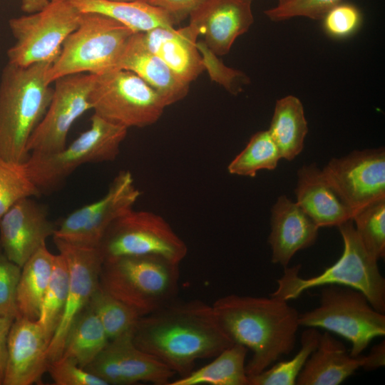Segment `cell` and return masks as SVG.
Instances as JSON below:
<instances>
[{
  "instance_id": "cell-15",
  "label": "cell",
  "mask_w": 385,
  "mask_h": 385,
  "mask_svg": "<svg viewBox=\"0 0 385 385\" xmlns=\"http://www.w3.org/2000/svg\"><path fill=\"white\" fill-rule=\"evenodd\" d=\"M53 238L59 253L67 263L69 281L65 310L48 346L49 362L61 357L70 327L88 305L91 297L99 287V276L103 262L98 248L81 247Z\"/></svg>"
},
{
  "instance_id": "cell-19",
  "label": "cell",
  "mask_w": 385,
  "mask_h": 385,
  "mask_svg": "<svg viewBox=\"0 0 385 385\" xmlns=\"http://www.w3.org/2000/svg\"><path fill=\"white\" fill-rule=\"evenodd\" d=\"M48 343L36 321L16 318L8 338V357L2 385L42 384L47 371Z\"/></svg>"
},
{
  "instance_id": "cell-31",
  "label": "cell",
  "mask_w": 385,
  "mask_h": 385,
  "mask_svg": "<svg viewBox=\"0 0 385 385\" xmlns=\"http://www.w3.org/2000/svg\"><path fill=\"white\" fill-rule=\"evenodd\" d=\"M321 333L308 327L301 335V346L289 360L272 364L258 374L248 376L250 385H294L311 354L317 348Z\"/></svg>"
},
{
  "instance_id": "cell-1",
  "label": "cell",
  "mask_w": 385,
  "mask_h": 385,
  "mask_svg": "<svg viewBox=\"0 0 385 385\" xmlns=\"http://www.w3.org/2000/svg\"><path fill=\"white\" fill-rule=\"evenodd\" d=\"M133 341L180 377L189 374L197 360L214 358L233 344L212 305L198 299L175 300L139 317Z\"/></svg>"
},
{
  "instance_id": "cell-45",
  "label": "cell",
  "mask_w": 385,
  "mask_h": 385,
  "mask_svg": "<svg viewBox=\"0 0 385 385\" xmlns=\"http://www.w3.org/2000/svg\"><path fill=\"white\" fill-rule=\"evenodd\" d=\"M278 1H279L278 4H283V3H286L287 1H292V0H278Z\"/></svg>"
},
{
  "instance_id": "cell-16",
  "label": "cell",
  "mask_w": 385,
  "mask_h": 385,
  "mask_svg": "<svg viewBox=\"0 0 385 385\" xmlns=\"http://www.w3.org/2000/svg\"><path fill=\"white\" fill-rule=\"evenodd\" d=\"M108 385L150 382L168 385L175 374L165 364L135 346L133 329L109 340L98 356L85 368Z\"/></svg>"
},
{
  "instance_id": "cell-25",
  "label": "cell",
  "mask_w": 385,
  "mask_h": 385,
  "mask_svg": "<svg viewBox=\"0 0 385 385\" xmlns=\"http://www.w3.org/2000/svg\"><path fill=\"white\" fill-rule=\"evenodd\" d=\"M81 13H97L127 26L135 32L158 27L173 28L176 21L165 10L143 1L70 0Z\"/></svg>"
},
{
  "instance_id": "cell-35",
  "label": "cell",
  "mask_w": 385,
  "mask_h": 385,
  "mask_svg": "<svg viewBox=\"0 0 385 385\" xmlns=\"http://www.w3.org/2000/svg\"><path fill=\"white\" fill-rule=\"evenodd\" d=\"M41 194L28 173L25 162L0 157V218L18 201Z\"/></svg>"
},
{
  "instance_id": "cell-7",
  "label": "cell",
  "mask_w": 385,
  "mask_h": 385,
  "mask_svg": "<svg viewBox=\"0 0 385 385\" xmlns=\"http://www.w3.org/2000/svg\"><path fill=\"white\" fill-rule=\"evenodd\" d=\"M128 129L93 114L91 125L69 145L53 153H31L25 165L41 193L54 190L79 166L115 160Z\"/></svg>"
},
{
  "instance_id": "cell-18",
  "label": "cell",
  "mask_w": 385,
  "mask_h": 385,
  "mask_svg": "<svg viewBox=\"0 0 385 385\" xmlns=\"http://www.w3.org/2000/svg\"><path fill=\"white\" fill-rule=\"evenodd\" d=\"M252 0H204L189 15L190 26L216 56L227 54L253 23Z\"/></svg>"
},
{
  "instance_id": "cell-29",
  "label": "cell",
  "mask_w": 385,
  "mask_h": 385,
  "mask_svg": "<svg viewBox=\"0 0 385 385\" xmlns=\"http://www.w3.org/2000/svg\"><path fill=\"white\" fill-rule=\"evenodd\" d=\"M109 342L107 334L94 312L87 306L70 327L61 358L81 367L89 365Z\"/></svg>"
},
{
  "instance_id": "cell-33",
  "label": "cell",
  "mask_w": 385,
  "mask_h": 385,
  "mask_svg": "<svg viewBox=\"0 0 385 385\" xmlns=\"http://www.w3.org/2000/svg\"><path fill=\"white\" fill-rule=\"evenodd\" d=\"M88 306L98 317L109 340L133 329L140 317L131 307L105 292L100 286Z\"/></svg>"
},
{
  "instance_id": "cell-21",
  "label": "cell",
  "mask_w": 385,
  "mask_h": 385,
  "mask_svg": "<svg viewBox=\"0 0 385 385\" xmlns=\"http://www.w3.org/2000/svg\"><path fill=\"white\" fill-rule=\"evenodd\" d=\"M147 48L182 82L189 85L205 69L197 48V33L190 26L158 27L143 32Z\"/></svg>"
},
{
  "instance_id": "cell-39",
  "label": "cell",
  "mask_w": 385,
  "mask_h": 385,
  "mask_svg": "<svg viewBox=\"0 0 385 385\" xmlns=\"http://www.w3.org/2000/svg\"><path fill=\"white\" fill-rule=\"evenodd\" d=\"M47 371L56 385H108L102 379L63 358L50 361Z\"/></svg>"
},
{
  "instance_id": "cell-14",
  "label": "cell",
  "mask_w": 385,
  "mask_h": 385,
  "mask_svg": "<svg viewBox=\"0 0 385 385\" xmlns=\"http://www.w3.org/2000/svg\"><path fill=\"white\" fill-rule=\"evenodd\" d=\"M322 173L353 213L385 197L384 148L354 151L346 156L333 158Z\"/></svg>"
},
{
  "instance_id": "cell-38",
  "label": "cell",
  "mask_w": 385,
  "mask_h": 385,
  "mask_svg": "<svg viewBox=\"0 0 385 385\" xmlns=\"http://www.w3.org/2000/svg\"><path fill=\"white\" fill-rule=\"evenodd\" d=\"M21 267L8 258L0 245V315L16 319V289Z\"/></svg>"
},
{
  "instance_id": "cell-22",
  "label": "cell",
  "mask_w": 385,
  "mask_h": 385,
  "mask_svg": "<svg viewBox=\"0 0 385 385\" xmlns=\"http://www.w3.org/2000/svg\"><path fill=\"white\" fill-rule=\"evenodd\" d=\"M297 175L296 202L319 227L339 226L351 219L352 210L315 164L304 165Z\"/></svg>"
},
{
  "instance_id": "cell-28",
  "label": "cell",
  "mask_w": 385,
  "mask_h": 385,
  "mask_svg": "<svg viewBox=\"0 0 385 385\" xmlns=\"http://www.w3.org/2000/svg\"><path fill=\"white\" fill-rule=\"evenodd\" d=\"M247 351L245 346L233 344L209 364L168 385H250L245 370Z\"/></svg>"
},
{
  "instance_id": "cell-4",
  "label": "cell",
  "mask_w": 385,
  "mask_h": 385,
  "mask_svg": "<svg viewBox=\"0 0 385 385\" xmlns=\"http://www.w3.org/2000/svg\"><path fill=\"white\" fill-rule=\"evenodd\" d=\"M337 227L344 242L340 258L321 274L309 278L299 276L300 265L284 267L283 275L277 280L275 291L270 295L288 302L311 288L339 285L361 292L376 310L384 314L385 279L378 260L363 246L351 219Z\"/></svg>"
},
{
  "instance_id": "cell-10",
  "label": "cell",
  "mask_w": 385,
  "mask_h": 385,
  "mask_svg": "<svg viewBox=\"0 0 385 385\" xmlns=\"http://www.w3.org/2000/svg\"><path fill=\"white\" fill-rule=\"evenodd\" d=\"M81 16L70 0H51L37 12L11 19L9 25L16 41L7 51L8 63L19 66L53 63Z\"/></svg>"
},
{
  "instance_id": "cell-26",
  "label": "cell",
  "mask_w": 385,
  "mask_h": 385,
  "mask_svg": "<svg viewBox=\"0 0 385 385\" xmlns=\"http://www.w3.org/2000/svg\"><path fill=\"white\" fill-rule=\"evenodd\" d=\"M54 257L55 255L43 245L21 267L16 298L18 317L37 321L51 276Z\"/></svg>"
},
{
  "instance_id": "cell-17",
  "label": "cell",
  "mask_w": 385,
  "mask_h": 385,
  "mask_svg": "<svg viewBox=\"0 0 385 385\" xmlns=\"http://www.w3.org/2000/svg\"><path fill=\"white\" fill-rule=\"evenodd\" d=\"M56 225L45 205L32 197L16 202L0 218V245L9 260L22 267L53 236Z\"/></svg>"
},
{
  "instance_id": "cell-37",
  "label": "cell",
  "mask_w": 385,
  "mask_h": 385,
  "mask_svg": "<svg viewBox=\"0 0 385 385\" xmlns=\"http://www.w3.org/2000/svg\"><path fill=\"white\" fill-rule=\"evenodd\" d=\"M322 19L324 32L332 38L342 39L359 30L362 15L354 4L341 2L329 9Z\"/></svg>"
},
{
  "instance_id": "cell-20",
  "label": "cell",
  "mask_w": 385,
  "mask_h": 385,
  "mask_svg": "<svg viewBox=\"0 0 385 385\" xmlns=\"http://www.w3.org/2000/svg\"><path fill=\"white\" fill-rule=\"evenodd\" d=\"M319 228L297 202L285 195L278 197L272 209L268 238L272 262L287 267L297 252L315 242Z\"/></svg>"
},
{
  "instance_id": "cell-6",
  "label": "cell",
  "mask_w": 385,
  "mask_h": 385,
  "mask_svg": "<svg viewBox=\"0 0 385 385\" xmlns=\"http://www.w3.org/2000/svg\"><path fill=\"white\" fill-rule=\"evenodd\" d=\"M135 31L97 13H81L78 27L66 38L46 73V82L76 73L100 75L119 68L126 46Z\"/></svg>"
},
{
  "instance_id": "cell-5",
  "label": "cell",
  "mask_w": 385,
  "mask_h": 385,
  "mask_svg": "<svg viewBox=\"0 0 385 385\" xmlns=\"http://www.w3.org/2000/svg\"><path fill=\"white\" fill-rule=\"evenodd\" d=\"M179 264L155 256H127L103 262L99 286L140 317L176 300Z\"/></svg>"
},
{
  "instance_id": "cell-42",
  "label": "cell",
  "mask_w": 385,
  "mask_h": 385,
  "mask_svg": "<svg viewBox=\"0 0 385 385\" xmlns=\"http://www.w3.org/2000/svg\"><path fill=\"white\" fill-rule=\"evenodd\" d=\"M14 319L0 315V385L3 380L8 357V338Z\"/></svg>"
},
{
  "instance_id": "cell-30",
  "label": "cell",
  "mask_w": 385,
  "mask_h": 385,
  "mask_svg": "<svg viewBox=\"0 0 385 385\" xmlns=\"http://www.w3.org/2000/svg\"><path fill=\"white\" fill-rule=\"evenodd\" d=\"M69 273L61 254L55 255L53 270L43 297L37 323L50 343L61 321L67 300Z\"/></svg>"
},
{
  "instance_id": "cell-24",
  "label": "cell",
  "mask_w": 385,
  "mask_h": 385,
  "mask_svg": "<svg viewBox=\"0 0 385 385\" xmlns=\"http://www.w3.org/2000/svg\"><path fill=\"white\" fill-rule=\"evenodd\" d=\"M362 355L354 357L344 344L326 331L306 361L297 385H338L361 367Z\"/></svg>"
},
{
  "instance_id": "cell-46",
  "label": "cell",
  "mask_w": 385,
  "mask_h": 385,
  "mask_svg": "<svg viewBox=\"0 0 385 385\" xmlns=\"http://www.w3.org/2000/svg\"><path fill=\"white\" fill-rule=\"evenodd\" d=\"M113 1H145V0H113Z\"/></svg>"
},
{
  "instance_id": "cell-36",
  "label": "cell",
  "mask_w": 385,
  "mask_h": 385,
  "mask_svg": "<svg viewBox=\"0 0 385 385\" xmlns=\"http://www.w3.org/2000/svg\"><path fill=\"white\" fill-rule=\"evenodd\" d=\"M342 0H292L278 4L265 11V14L273 21L288 20L294 17L322 19L325 14Z\"/></svg>"
},
{
  "instance_id": "cell-12",
  "label": "cell",
  "mask_w": 385,
  "mask_h": 385,
  "mask_svg": "<svg viewBox=\"0 0 385 385\" xmlns=\"http://www.w3.org/2000/svg\"><path fill=\"white\" fill-rule=\"evenodd\" d=\"M140 195L131 173L121 170L103 197L67 215L56 225L53 237L81 247L98 248L108 227L133 209Z\"/></svg>"
},
{
  "instance_id": "cell-32",
  "label": "cell",
  "mask_w": 385,
  "mask_h": 385,
  "mask_svg": "<svg viewBox=\"0 0 385 385\" xmlns=\"http://www.w3.org/2000/svg\"><path fill=\"white\" fill-rule=\"evenodd\" d=\"M281 158L268 130L259 131L252 136L246 147L231 161L227 170L232 175L255 177L261 170L275 169Z\"/></svg>"
},
{
  "instance_id": "cell-23",
  "label": "cell",
  "mask_w": 385,
  "mask_h": 385,
  "mask_svg": "<svg viewBox=\"0 0 385 385\" xmlns=\"http://www.w3.org/2000/svg\"><path fill=\"white\" fill-rule=\"evenodd\" d=\"M119 68L133 72L161 97L165 106L183 99L189 85L180 81L171 70L146 46L143 32L130 39L119 63Z\"/></svg>"
},
{
  "instance_id": "cell-9",
  "label": "cell",
  "mask_w": 385,
  "mask_h": 385,
  "mask_svg": "<svg viewBox=\"0 0 385 385\" xmlns=\"http://www.w3.org/2000/svg\"><path fill=\"white\" fill-rule=\"evenodd\" d=\"M89 102L93 114L127 129L155 123L166 107L150 86L122 68L96 75Z\"/></svg>"
},
{
  "instance_id": "cell-13",
  "label": "cell",
  "mask_w": 385,
  "mask_h": 385,
  "mask_svg": "<svg viewBox=\"0 0 385 385\" xmlns=\"http://www.w3.org/2000/svg\"><path fill=\"white\" fill-rule=\"evenodd\" d=\"M96 78L95 74L81 73L64 76L53 82L47 111L29 140V153H53L66 146L73 123L91 109L89 96Z\"/></svg>"
},
{
  "instance_id": "cell-40",
  "label": "cell",
  "mask_w": 385,
  "mask_h": 385,
  "mask_svg": "<svg viewBox=\"0 0 385 385\" xmlns=\"http://www.w3.org/2000/svg\"><path fill=\"white\" fill-rule=\"evenodd\" d=\"M205 69L210 70L211 78L222 85L229 92L236 94L240 91L242 84L246 83L245 75L237 70L225 66L219 61L205 43L197 42Z\"/></svg>"
},
{
  "instance_id": "cell-11",
  "label": "cell",
  "mask_w": 385,
  "mask_h": 385,
  "mask_svg": "<svg viewBox=\"0 0 385 385\" xmlns=\"http://www.w3.org/2000/svg\"><path fill=\"white\" fill-rule=\"evenodd\" d=\"M98 250L103 262L127 256H155L180 264L188 253L185 242L163 217L133 209L111 223Z\"/></svg>"
},
{
  "instance_id": "cell-3",
  "label": "cell",
  "mask_w": 385,
  "mask_h": 385,
  "mask_svg": "<svg viewBox=\"0 0 385 385\" xmlns=\"http://www.w3.org/2000/svg\"><path fill=\"white\" fill-rule=\"evenodd\" d=\"M52 63L28 66L7 63L0 78V157L25 162L29 140L51 102L53 88L46 82Z\"/></svg>"
},
{
  "instance_id": "cell-34",
  "label": "cell",
  "mask_w": 385,
  "mask_h": 385,
  "mask_svg": "<svg viewBox=\"0 0 385 385\" xmlns=\"http://www.w3.org/2000/svg\"><path fill=\"white\" fill-rule=\"evenodd\" d=\"M351 220L363 246L376 260L385 255V197L355 210Z\"/></svg>"
},
{
  "instance_id": "cell-41",
  "label": "cell",
  "mask_w": 385,
  "mask_h": 385,
  "mask_svg": "<svg viewBox=\"0 0 385 385\" xmlns=\"http://www.w3.org/2000/svg\"><path fill=\"white\" fill-rule=\"evenodd\" d=\"M204 0H145V1L165 10L176 22L182 21Z\"/></svg>"
},
{
  "instance_id": "cell-8",
  "label": "cell",
  "mask_w": 385,
  "mask_h": 385,
  "mask_svg": "<svg viewBox=\"0 0 385 385\" xmlns=\"http://www.w3.org/2000/svg\"><path fill=\"white\" fill-rule=\"evenodd\" d=\"M299 326L321 328L351 343L350 355L361 354L371 341L385 335V315L376 310L360 291L326 285L319 306L299 315Z\"/></svg>"
},
{
  "instance_id": "cell-27",
  "label": "cell",
  "mask_w": 385,
  "mask_h": 385,
  "mask_svg": "<svg viewBox=\"0 0 385 385\" xmlns=\"http://www.w3.org/2000/svg\"><path fill=\"white\" fill-rule=\"evenodd\" d=\"M267 130L282 158L292 160L301 153L308 127L297 97L289 95L277 101Z\"/></svg>"
},
{
  "instance_id": "cell-2",
  "label": "cell",
  "mask_w": 385,
  "mask_h": 385,
  "mask_svg": "<svg viewBox=\"0 0 385 385\" xmlns=\"http://www.w3.org/2000/svg\"><path fill=\"white\" fill-rule=\"evenodd\" d=\"M222 330L253 354L245 365L248 376L260 374L294 349L299 314L287 301L271 296L232 294L212 304Z\"/></svg>"
},
{
  "instance_id": "cell-43",
  "label": "cell",
  "mask_w": 385,
  "mask_h": 385,
  "mask_svg": "<svg viewBox=\"0 0 385 385\" xmlns=\"http://www.w3.org/2000/svg\"><path fill=\"white\" fill-rule=\"evenodd\" d=\"M385 365V341L374 346L369 354L362 356L361 367L366 371H373Z\"/></svg>"
},
{
  "instance_id": "cell-44",
  "label": "cell",
  "mask_w": 385,
  "mask_h": 385,
  "mask_svg": "<svg viewBox=\"0 0 385 385\" xmlns=\"http://www.w3.org/2000/svg\"><path fill=\"white\" fill-rule=\"evenodd\" d=\"M51 0H21V8L26 14H33L43 9Z\"/></svg>"
}]
</instances>
